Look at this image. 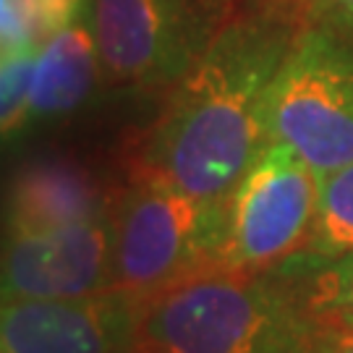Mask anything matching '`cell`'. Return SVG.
<instances>
[{
	"label": "cell",
	"mask_w": 353,
	"mask_h": 353,
	"mask_svg": "<svg viewBox=\"0 0 353 353\" xmlns=\"http://www.w3.org/2000/svg\"><path fill=\"white\" fill-rule=\"evenodd\" d=\"M299 29L252 8L228 21L170 87L131 176L157 178L204 204H225L270 144L267 92Z\"/></svg>",
	"instance_id": "cell-1"
},
{
	"label": "cell",
	"mask_w": 353,
	"mask_h": 353,
	"mask_svg": "<svg viewBox=\"0 0 353 353\" xmlns=\"http://www.w3.org/2000/svg\"><path fill=\"white\" fill-rule=\"evenodd\" d=\"M314 338L290 272L207 267L137 306L131 353H309Z\"/></svg>",
	"instance_id": "cell-2"
},
{
	"label": "cell",
	"mask_w": 353,
	"mask_h": 353,
	"mask_svg": "<svg viewBox=\"0 0 353 353\" xmlns=\"http://www.w3.org/2000/svg\"><path fill=\"white\" fill-rule=\"evenodd\" d=\"M223 204H204L157 178L131 176L110 207V293L134 306L217 267Z\"/></svg>",
	"instance_id": "cell-3"
},
{
	"label": "cell",
	"mask_w": 353,
	"mask_h": 353,
	"mask_svg": "<svg viewBox=\"0 0 353 353\" xmlns=\"http://www.w3.org/2000/svg\"><path fill=\"white\" fill-rule=\"evenodd\" d=\"M267 139L316 173L353 163V42L306 24L267 92Z\"/></svg>",
	"instance_id": "cell-4"
},
{
	"label": "cell",
	"mask_w": 353,
	"mask_h": 353,
	"mask_svg": "<svg viewBox=\"0 0 353 353\" xmlns=\"http://www.w3.org/2000/svg\"><path fill=\"white\" fill-rule=\"evenodd\" d=\"M246 0H89V26L110 81L170 89Z\"/></svg>",
	"instance_id": "cell-5"
},
{
	"label": "cell",
	"mask_w": 353,
	"mask_h": 353,
	"mask_svg": "<svg viewBox=\"0 0 353 353\" xmlns=\"http://www.w3.org/2000/svg\"><path fill=\"white\" fill-rule=\"evenodd\" d=\"M319 173L285 144H267L223 204L217 267L272 272L309 246Z\"/></svg>",
	"instance_id": "cell-6"
},
{
	"label": "cell",
	"mask_w": 353,
	"mask_h": 353,
	"mask_svg": "<svg viewBox=\"0 0 353 353\" xmlns=\"http://www.w3.org/2000/svg\"><path fill=\"white\" fill-rule=\"evenodd\" d=\"M110 243V214L42 233H8L0 252V301L108 293Z\"/></svg>",
	"instance_id": "cell-7"
},
{
	"label": "cell",
	"mask_w": 353,
	"mask_h": 353,
	"mask_svg": "<svg viewBox=\"0 0 353 353\" xmlns=\"http://www.w3.org/2000/svg\"><path fill=\"white\" fill-rule=\"evenodd\" d=\"M137 306L118 293L3 299L0 353H131Z\"/></svg>",
	"instance_id": "cell-8"
},
{
	"label": "cell",
	"mask_w": 353,
	"mask_h": 353,
	"mask_svg": "<svg viewBox=\"0 0 353 353\" xmlns=\"http://www.w3.org/2000/svg\"><path fill=\"white\" fill-rule=\"evenodd\" d=\"M113 199L97 176L74 160H37L11 181L6 220L8 233H42L108 217Z\"/></svg>",
	"instance_id": "cell-9"
},
{
	"label": "cell",
	"mask_w": 353,
	"mask_h": 353,
	"mask_svg": "<svg viewBox=\"0 0 353 353\" xmlns=\"http://www.w3.org/2000/svg\"><path fill=\"white\" fill-rule=\"evenodd\" d=\"M100 50L92 26L76 19L37 50L32 84V118H50L76 110L100 79Z\"/></svg>",
	"instance_id": "cell-10"
},
{
	"label": "cell",
	"mask_w": 353,
	"mask_h": 353,
	"mask_svg": "<svg viewBox=\"0 0 353 353\" xmlns=\"http://www.w3.org/2000/svg\"><path fill=\"white\" fill-rule=\"evenodd\" d=\"M353 254V163L319 173V207L309 246L290 259V270H309Z\"/></svg>",
	"instance_id": "cell-11"
},
{
	"label": "cell",
	"mask_w": 353,
	"mask_h": 353,
	"mask_svg": "<svg viewBox=\"0 0 353 353\" xmlns=\"http://www.w3.org/2000/svg\"><path fill=\"white\" fill-rule=\"evenodd\" d=\"M280 270L296 278L303 306L316 325L353 330V254L309 270Z\"/></svg>",
	"instance_id": "cell-12"
},
{
	"label": "cell",
	"mask_w": 353,
	"mask_h": 353,
	"mask_svg": "<svg viewBox=\"0 0 353 353\" xmlns=\"http://www.w3.org/2000/svg\"><path fill=\"white\" fill-rule=\"evenodd\" d=\"M37 50L13 52L0 58V137L21 128L32 118Z\"/></svg>",
	"instance_id": "cell-13"
},
{
	"label": "cell",
	"mask_w": 353,
	"mask_h": 353,
	"mask_svg": "<svg viewBox=\"0 0 353 353\" xmlns=\"http://www.w3.org/2000/svg\"><path fill=\"white\" fill-rule=\"evenodd\" d=\"M306 24L325 26L353 42V0H312Z\"/></svg>",
	"instance_id": "cell-14"
},
{
	"label": "cell",
	"mask_w": 353,
	"mask_h": 353,
	"mask_svg": "<svg viewBox=\"0 0 353 353\" xmlns=\"http://www.w3.org/2000/svg\"><path fill=\"white\" fill-rule=\"evenodd\" d=\"M309 3H312V0H246V8L270 13V16H280V19H285V21L306 26Z\"/></svg>",
	"instance_id": "cell-15"
},
{
	"label": "cell",
	"mask_w": 353,
	"mask_h": 353,
	"mask_svg": "<svg viewBox=\"0 0 353 353\" xmlns=\"http://www.w3.org/2000/svg\"><path fill=\"white\" fill-rule=\"evenodd\" d=\"M309 353H353V330L316 325V338Z\"/></svg>",
	"instance_id": "cell-16"
},
{
	"label": "cell",
	"mask_w": 353,
	"mask_h": 353,
	"mask_svg": "<svg viewBox=\"0 0 353 353\" xmlns=\"http://www.w3.org/2000/svg\"><path fill=\"white\" fill-rule=\"evenodd\" d=\"M8 6H11V0H0V19L8 13Z\"/></svg>",
	"instance_id": "cell-17"
}]
</instances>
